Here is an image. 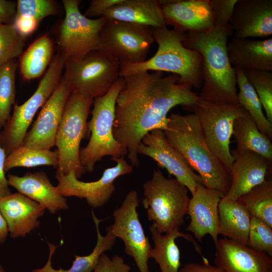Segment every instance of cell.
<instances>
[{"label": "cell", "mask_w": 272, "mask_h": 272, "mask_svg": "<svg viewBox=\"0 0 272 272\" xmlns=\"http://www.w3.org/2000/svg\"><path fill=\"white\" fill-rule=\"evenodd\" d=\"M6 154L1 144L0 134V199L12 193L5 175V163Z\"/></svg>", "instance_id": "obj_45"}, {"label": "cell", "mask_w": 272, "mask_h": 272, "mask_svg": "<svg viewBox=\"0 0 272 272\" xmlns=\"http://www.w3.org/2000/svg\"><path fill=\"white\" fill-rule=\"evenodd\" d=\"M0 272H6L4 267L0 264Z\"/></svg>", "instance_id": "obj_47"}, {"label": "cell", "mask_w": 272, "mask_h": 272, "mask_svg": "<svg viewBox=\"0 0 272 272\" xmlns=\"http://www.w3.org/2000/svg\"><path fill=\"white\" fill-rule=\"evenodd\" d=\"M191 195L187 213L190 222L185 230L192 233L198 242H201L204 236L209 234L215 245L219 239L218 204L225 195L198 183Z\"/></svg>", "instance_id": "obj_17"}, {"label": "cell", "mask_w": 272, "mask_h": 272, "mask_svg": "<svg viewBox=\"0 0 272 272\" xmlns=\"http://www.w3.org/2000/svg\"><path fill=\"white\" fill-rule=\"evenodd\" d=\"M247 245L272 257V227L251 216Z\"/></svg>", "instance_id": "obj_37"}, {"label": "cell", "mask_w": 272, "mask_h": 272, "mask_svg": "<svg viewBox=\"0 0 272 272\" xmlns=\"http://www.w3.org/2000/svg\"><path fill=\"white\" fill-rule=\"evenodd\" d=\"M100 37V49L114 56L120 63L144 62L155 42L150 27L109 19L103 25Z\"/></svg>", "instance_id": "obj_12"}, {"label": "cell", "mask_w": 272, "mask_h": 272, "mask_svg": "<svg viewBox=\"0 0 272 272\" xmlns=\"http://www.w3.org/2000/svg\"><path fill=\"white\" fill-rule=\"evenodd\" d=\"M45 209L39 203L19 193L0 199V210L12 238L24 237L40 225L39 219Z\"/></svg>", "instance_id": "obj_22"}, {"label": "cell", "mask_w": 272, "mask_h": 272, "mask_svg": "<svg viewBox=\"0 0 272 272\" xmlns=\"http://www.w3.org/2000/svg\"><path fill=\"white\" fill-rule=\"evenodd\" d=\"M163 130L169 143L198 173L202 184L225 195L231 174L210 150L196 116L193 113H172Z\"/></svg>", "instance_id": "obj_3"}, {"label": "cell", "mask_w": 272, "mask_h": 272, "mask_svg": "<svg viewBox=\"0 0 272 272\" xmlns=\"http://www.w3.org/2000/svg\"><path fill=\"white\" fill-rule=\"evenodd\" d=\"M215 263L224 272H272V257L230 239L215 245Z\"/></svg>", "instance_id": "obj_20"}, {"label": "cell", "mask_w": 272, "mask_h": 272, "mask_svg": "<svg viewBox=\"0 0 272 272\" xmlns=\"http://www.w3.org/2000/svg\"><path fill=\"white\" fill-rule=\"evenodd\" d=\"M123 0H92L84 15L86 17H102L104 13L111 7Z\"/></svg>", "instance_id": "obj_41"}, {"label": "cell", "mask_w": 272, "mask_h": 272, "mask_svg": "<svg viewBox=\"0 0 272 272\" xmlns=\"http://www.w3.org/2000/svg\"><path fill=\"white\" fill-rule=\"evenodd\" d=\"M124 85V78L119 77L106 94L94 99L88 122L90 138L80 152L81 163L88 172H92L105 156H111L112 160L127 155L126 148L115 139L113 131L116 101Z\"/></svg>", "instance_id": "obj_5"}, {"label": "cell", "mask_w": 272, "mask_h": 272, "mask_svg": "<svg viewBox=\"0 0 272 272\" xmlns=\"http://www.w3.org/2000/svg\"><path fill=\"white\" fill-rule=\"evenodd\" d=\"M18 63L12 60L0 67V131L11 117L16 94V72Z\"/></svg>", "instance_id": "obj_34"}, {"label": "cell", "mask_w": 272, "mask_h": 272, "mask_svg": "<svg viewBox=\"0 0 272 272\" xmlns=\"http://www.w3.org/2000/svg\"><path fill=\"white\" fill-rule=\"evenodd\" d=\"M139 203L137 191L128 192L120 206L114 210V223L108 228L115 237L122 240L125 252L133 258L139 272H150L152 247L139 218Z\"/></svg>", "instance_id": "obj_13"}, {"label": "cell", "mask_w": 272, "mask_h": 272, "mask_svg": "<svg viewBox=\"0 0 272 272\" xmlns=\"http://www.w3.org/2000/svg\"><path fill=\"white\" fill-rule=\"evenodd\" d=\"M124 85L117 99L113 131L127 151L132 166L140 164L138 147L154 129L163 130L170 110L177 105L188 110L198 94L191 86L179 83V77L161 72H140L124 77Z\"/></svg>", "instance_id": "obj_1"}, {"label": "cell", "mask_w": 272, "mask_h": 272, "mask_svg": "<svg viewBox=\"0 0 272 272\" xmlns=\"http://www.w3.org/2000/svg\"><path fill=\"white\" fill-rule=\"evenodd\" d=\"M189 111L196 116L210 150L230 173L234 160L230 149L234 121L248 112L238 103L208 100L198 95Z\"/></svg>", "instance_id": "obj_7"}, {"label": "cell", "mask_w": 272, "mask_h": 272, "mask_svg": "<svg viewBox=\"0 0 272 272\" xmlns=\"http://www.w3.org/2000/svg\"><path fill=\"white\" fill-rule=\"evenodd\" d=\"M227 52L234 69L272 71V37L255 40L233 37Z\"/></svg>", "instance_id": "obj_24"}, {"label": "cell", "mask_w": 272, "mask_h": 272, "mask_svg": "<svg viewBox=\"0 0 272 272\" xmlns=\"http://www.w3.org/2000/svg\"><path fill=\"white\" fill-rule=\"evenodd\" d=\"M130 266L123 258L114 255L111 258L106 254H101L93 272H130Z\"/></svg>", "instance_id": "obj_40"}, {"label": "cell", "mask_w": 272, "mask_h": 272, "mask_svg": "<svg viewBox=\"0 0 272 272\" xmlns=\"http://www.w3.org/2000/svg\"><path fill=\"white\" fill-rule=\"evenodd\" d=\"M245 76L254 89L268 121L272 124V73L261 70H243Z\"/></svg>", "instance_id": "obj_35"}, {"label": "cell", "mask_w": 272, "mask_h": 272, "mask_svg": "<svg viewBox=\"0 0 272 272\" xmlns=\"http://www.w3.org/2000/svg\"><path fill=\"white\" fill-rule=\"evenodd\" d=\"M94 100L72 92L65 105L57 130L58 165L56 174L74 171L79 179L87 172L80 159L82 140L88 132L87 119Z\"/></svg>", "instance_id": "obj_8"}, {"label": "cell", "mask_w": 272, "mask_h": 272, "mask_svg": "<svg viewBox=\"0 0 272 272\" xmlns=\"http://www.w3.org/2000/svg\"><path fill=\"white\" fill-rule=\"evenodd\" d=\"M229 25L215 26L204 32L185 33L183 45L199 53L202 58L199 97L211 100L238 103L235 69L227 52Z\"/></svg>", "instance_id": "obj_2"}, {"label": "cell", "mask_w": 272, "mask_h": 272, "mask_svg": "<svg viewBox=\"0 0 272 272\" xmlns=\"http://www.w3.org/2000/svg\"><path fill=\"white\" fill-rule=\"evenodd\" d=\"M72 92L62 78L42 107L32 128L26 133L22 146L47 150L55 146L56 134L63 109Z\"/></svg>", "instance_id": "obj_16"}, {"label": "cell", "mask_w": 272, "mask_h": 272, "mask_svg": "<svg viewBox=\"0 0 272 272\" xmlns=\"http://www.w3.org/2000/svg\"><path fill=\"white\" fill-rule=\"evenodd\" d=\"M138 154L153 159L162 168L188 189L191 194L198 183H202L198 174L194 172L180 153L169 143L161 129H154L147 133L138 147Z\"/></svg>", "instance_id": "obj_15"}, {"label": "cell", "mask_w": 272, "mask_h": 272, "mask_svg": "<svg viewBox=\"0 0 272 272\" xmlns=\"http://www.w3.org/2000/svg\"><path fill=\"white\" fill-rule=\"evenodd\" d=\"M230 151L234 158L230 170L231 181L223 197L236 199L266 180L271 161L250 151Z\"/></svg>", "instance_id": "obj_21"}, {"label": "cell", "mask_w": 272, "mask_h": 272, "mask_svg": "<svg viewBox=\"0 0 272 272\" xmlns=\"http://www.w3.org/2000/svg\"><path fill=\"white\" fill-rule=\"evenodd\" d=\"M58 12L57 2L52 0H19L17 2L16 16L31 18L39 23L43 18L54 15Z\"/></svg>", "instance_id": "obj_38"}, {"label": "cell", "mask_w": 272, "mask_h": 272, "mask_svg": "<svg viewBox=\"0 0 272 272\" xmlns=\"http://www.w3.org/2000/svg\"><path fill=\"white\" fill-rule=\"evenodd\" d=\"M17 13V2L0 0V25H13Z\"/></svg>", "instance_id": "obj_43"}, {"label": "cell", "mask_w": 272, "mask_h": 272, "mask_svg": "<svg viewBox=\"0 0 272 272\" xmlns=\"http://www.w3.org/2000/svg\"><path fill=\"white\" fill-rule=\"evenodd\" d=\"M102 17L151 28L167 27L158 0H123L106 10Z\"/></svg>", "instance_id": "obj_25"}, {"label": "cell", "mask_w": 272, "mask_h": 272, "mask_svg": "<svg viewBox=\"0 0 272 272\" xmlns=\"http://www.w3.org/2000/svg\"><path fill=\"white\" fill-rule=\"evenodd\" d=\"M119 61L97 49L80 57L65 60L62 79L72 92L93 99L104 95L119 78Z\"/></svg>", "instance_id": "obj_9"}, {"label": "cell", "mask_w": 272, "mask_h": 272, "mask_svg": "<svg viewBox=\"0 0 272 272\" xmlns=\"http://www.w3.org/2000/svg\"><path fill=\"white\" fill-rule=\"evenodd\" d=\"M232 135L237 143L236 150L252 151L272 161L271 140L259 131L248 113L235 119Z\"/></svg>", "instance_id": "obj_29"}, {"label": "cell", "mask_w": 272, "mask_h": 272, "mask_svg": "<svg viewBox=\"0 0 272 272\" xmlns=\"http://www.w3.org/2000/svg\"><path fill=\"white\" fill-rule=\"evenodd\" d=\"M218 213L219 235L247 245L251 216L240 198L222 197Z\"/></svg>", "instance_id": "obj_26"}, {"label": "cell", "mask_w": 272, "mask_h": 272, "mask_svg": "<svg viewBox=\"0 0 272 272\" xmlns=\"http://www.w3.org/2000/svg\"><path fill=\"white\" fill-rule=\"evenodd\" d=\"M91 214L97 235L96 244L91 253L85 256L76 255L72 265L68 269L61 268L55 269L52 266L51 258L57 247L47 242L49 254L46 263L42 268L34 269L31 272H93L101 254L111 249L116 238L112 234L108 228L106 234L103 236L100 233V224L103 220L99 219L93 210Z\"/></svg>", "instance_id": "obj_28"}, {"label": "cell", "mask_w": 272, "mask_h": 272, "mask_svg": "<svg viewBox=\"0 0 272 272\" xmlns=\"http://www.w3.org/2000/svg\"><path fill=\"white\" fill-rule=\"evenodd\" d=\"M53 43L47 35L36 39L21 54L19 67L23 77L28 80L43 73L51 61Z\"/></svg>", "instance_id": "obj_30"}, {"label": "cell", "mask_w": 272, "mask_h": 272, "mask_svg": "<svg viewBox=\"0 0 272 272\" xmlns=\"http://www.w3.org/2000/svg\"><path fill=\"white\" fill-rule=\"evenodd\" d=\"M236 77L238 103L249 114L259 131L269 138H272V124L267 119L254 89L247 80L243 70L235 69Z\"/></svg>", "instance_id": "obj_31"}, {"label": "cell", "mask_w": 272, "mask_h": 272, "mask_svg": "<svg viewBox=\"0 0 272 272\" xmlns=\"http://www.w3.org/2000/svg\"><path fill=\"white\" fill-rule=\"evenodd\" d=\"M166 25L185 33L204 32L215 25L211 0H158Z\"/></svg>", "instance_id": "obj_19"}, {"label": "cell", "mask_w": 272, "mask_h": 272, "mask_svg": "<svg viewBox=\"0 0 272 272\" xmlns=\"http://www.w3.org/2000/svg\"><path fill=\"white\" fill-rule=\"evenodd\" d=\"M62 2L65 17L59 31V53L66 60L100 49V33L107 19L104 17L93 19L85 16L79 9L81 1Z\"/></svg>", "instance_id": "obj_11"}, {"label": "cell", "mask_w": 272, "mask_h": 272, "mask_svg": "<svg viewBox=\"0 0 272 272\" xmlns=\"http://www.w3.org/2000/svg\"><path fill=\"white\" fill-rule=\"evenodd\" d=\"M38 23L37 20L31 18L16 16L13 25L18 34L25 38L36 30Z\"/></svg>", "instance_id": "obj_42"}, {"label": "cell", "mask_w": 272, "mask_h": 272, "mask_svg": "<svg viewBox=\"0 0 272 272\" xmlns=\"http://www.w3.org/2000/svg\"><path fill=\"white\" fill-rule=\"evenodd\" d=\"M7 179L9 186L37 202L51 214L69 208L66 199L43 171L27 172L22 176L9 174Z\"/></svg>", "instance_id": "obj_23"}, {"label": "cell", "mask_w": 272, "mask_h": 272, "mask_svg": "<svg viewBox=\"0 0 272 272\" xmlns=\"http://www.w3.org/2000/svg\"><path fill=\"white\" fill-rule=\"evenodd\" d=\"M25 45L13 25H0V67L21 56Z\"/></svg>", "instance_id": "obj_36"}, {"label": "cell", "mask_w": 272, "mask_h": 272, "mask_svg": "<svg viewBox=\"0 0 272 272\" xmlns=\"http://www.w3.org/2000/svg\"><path fill=\"white\" fill-rule=\"evenodd\" d=\"M9 233L7 223L0 210V245L5 242Z\"/></svg>", "instance_id": "obj_46"}, {"label": "cell", "mask_w": 272, "mask_h": 272, "mask_svg": "<svg viewBox=\"0 0 272 272\" xmlns=\"http://www.w3.org/2000/svg\"><path fill=\"white\" fill-rule=\"evenodd\" d=\"M154 247L150 251V258H153L159 265L161 272H179L180 266V254L175 243L178 237H182L193 245L195 250L202 255V249L195 239L190 235L180 231L162 234L153 224L149 227Z\"/></svg>", "instance_id": "obj_27"}, {"label": "cell", "mask_w": 272, "mask_h": 272, "mask_svg": "<svg viewBox=\"0 0 272 272\" xmlns=\"http://www.w3.org/2000/svg\"><path fill=\"white\" fill-rule=\"evenodd\" d=\"M111 160L116 162V165L106 169L101 178L95 181L79 180L73 171L65 175L56 174L58 190L64 197L75 196L84 198L88 205L93 208L103 206L109 201L116 189L114 180L133 171V167L127 163L124 157Z\"/></svg>", "instance_id": "obj_14"}, {"label": "cell", "mask_w": 272, "mask_h": 272, "mask_svg": "<svg viewBox=\"0 0 272 272\" xmlns=\"http://www.w3.org/2000/svg\"><path fill=\"white\" fill-rule=\"evenodd\" d=\"M151 29L158 44L156 52L142 63H120L119 77L149 71L167 72L178 75L179 83L200 89L202 58L198 52L183 45L185 33L167 27Z\"/></svg>", "instance_id": "obj_4"}, {"label": "cell", "mask_w": 272, "mask_h": 272, "mask_svg": "<svg viewBox=\"0 0 272 272\" xmlns=\"http://www.w3.org/2000/svg\"><path fill=\"white\" fill-rule=\"evenodd\" d=\"M229 25L237 38L271 36L272 0H238Z\"/></svg>", "instance_id": "obj_18"}, {"label": "cell", "mask_w": 272, "mask_h": 272, "mask_svg": "<svg viewBox=\"0 0 272 272\" xmlns=\"http://www.w3.org/2000/svg\"><path fill=\"white\" fill-rule=\"evenodd\" d=\"M143 187V205L156 230L162 234L179 231L190 200L187 187L176 178H166L160 169H154Z\"/></svg>", "instance_id": "obj_6"}, {"label": "cell", "mask_w": 272, "mask_h": 272, "mask_svg": "<svg viewBox=\"0 0 272 272\" xmlns=\"http://www.w3.org/2000/svg\"><path fill=\"white\" fill-rule=\"evenodd\" d=\"M40 165L52 166L57 168V151L37 149L22 146L14 149L7 156L5 170L7 172L18 167L30 168Z\"/></svg>", "instance_id": "obj_32"}, {"label": "cell", "mask_w": 272, "mask_h": 272, "mask_svg": "<svg viewBox=\"0 0 272 272\" xmlns=\"http://www.w3.org/2000/svg\"><path fill=\"white\" fill-rule=\"evenodd\" d=\"M251 216L272 227V181L265 180L240 197Z\"/></svg>", "instance_id": "obj_33"}, {"label": "cell", "mask_w": 272, "mask_h": 272, "mask_svg": "<svg viewBox=\"0 0 272 272\" xmlns=\"http://www.w3.org/2000/svg\"><path fill=\"white\" fill-rule=\"evenodd\" d=\"M65 60L58 53L33 94L23 104H15L12 116L5 126L4 138L6 154L22 146L28 128L38 109L46 103L58 85Z\"/></svg>", "instance_id": "obj_10"}, {"label": "cell", "mask_w": 272, "mask_h": 272, "mask_svg": "<svg viewBox=\"0 0 272 272\" xmlns=\"http://www.w3.org/2000/svg\"><path fill=\"white\" fill-rule=\"evenodd\" d=\"M203 263L190 262L179 268V272H224L216 265L210 264L208 259L202 257Z\"/></svg>", "instance_id": "obj_44"}, {"label": "cell", "mask_w": 272, "mask_h": 272, "mask_svg": "<svg viewBox=\"0 0 272 272\" xmlns=\"http://www.w3.org/2000/svg\"><path fill=\"white\" fill-rule=\"evenodd\" d=\"M238 0H211V11L215 26L229 24Z\"/></svg>", "instance_id": "obj_39"}]
</instances>
